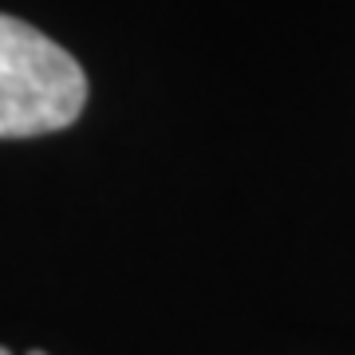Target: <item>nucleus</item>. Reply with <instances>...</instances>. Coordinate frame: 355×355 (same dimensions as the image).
I'll use <instances>...</instances> for the list:
<instances>
[{
  "mask_svg": "<svg viewBox=\"0 0 355 355\" xmlns=\"http://www.w3.org/2000/svg\"><path fill=\"white\" fill-rule=\"evenodd\" d=\"M87 103V76L71 51L28 20L0 12V139L71 127Z\"/></svg>",
  "mask_w": 355,
  "mask_h": 355,
  "instance_id": "nucleus-1",
  "label": "nucleus"
},
{
  "mask_svg": "<svg viewBox=\"0 0 355 355\" xmlns=\"http://www.w3.org/2000/svg\"><path fill=\"white\" fill-rule=\"evenodd\" d=\"M0 355H12L8 347H0ZM28 355H48V352H28Z\"/></svg>",
  "mask_w": 355,
  "mask_h": 355,
  "instance_id": "nucleus-2",
  "label": "nucleus"
}]
</instances>
